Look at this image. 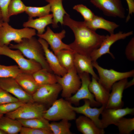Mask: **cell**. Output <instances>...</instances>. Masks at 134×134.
<instances>
[{"instance_id": "6da1fadb", "label": "cell", "mask_w": 134, "mask_h": 134, "mask_svg": "<svg viewBox=\"0 0 134 134\" xmlns=\"http://www.w3.org/2000/svg\"><path fill=\"white\" fill-rule=\"evenodd\" d=\"M63 25L69 27L74 34V41L69 44L71 49L90 58L91 53L99 48L106 36L89 28L84 21L73 19L68 14L64 17Z\"/></svg>"}, {"instance_id": "7a4b0ae2", "label": "cell", "mask_w": 134, "mask_h": 134, "mask_svg": "<svg viewBox=\"0 0 134 134\" xmlns=\"http://www.w3.org/2000/svg\"><path fill=\"white\" fill-rule=\"evenodd\" d=\"M9 47L11 49L19 50L28 59L37 62L42 68L53 72L46 61L41 44L38 39L34 36L24 38L21 42L16 44H10Z\"/></svg>"}, {"instance_id": "3957f363", "label": "cell", "mask_w": 134, "mask_h": 134, "mask_svg": "<svg viewBox=\"0 0 134 134\" xmlns=\"http://www.w3.org/2000/svg\"><path fill=\"white\" fill-rule=\"evenodd\" d=\"M68 101L63 98L57 99L45 111L43 117L49 121H56L63 119L75 120L76 112Z\"/></svg>"}, {"instance_id": "277c9868", "label": "cell", "mask_w": 134, "mask_h": 134, "mask_svg": "<svg viewBox=\"0 0 134 134\" xmlns=\"http://www.w3.org/2000/svg\"><path fill=\"white\" fill-rule=\"evenodd\" d=\"M36 34L35 29L24 28L17 29L12 27L8 23L4 22L0 30V47L8 46L12 41L17 43L24 38H30Z\"/></svg>"}, {"instance_id": "5b68a950", "label": "cell", "mask_w": 134, "mask_h": 134, "mask_svg": "<svg viewBox=\"0 0 134 134\" xmlns=\"http://www.w3.org/2000/svg\"><path fill=\"white\" fill-rule=\"evenodd\" d=\"M0 55L6 56L14 60L23 72L32 74L42 68L37 62L25 58L19 50H12L8 46L0 47Z\"/></svg>"}, {"instance_id": "8992f818", "label": "cell", "mask_w": 134, "mask_h": 134, "mask_svg": "<svg viewBox=\"0 0 134 134\" xmlns=\"http://www.w3.org/2000/svg\"><path fill=\"white\" fill-rule=\"evenodd\" d=\"M93 67L97 70L99 77L98 81L107 90L110 91L113 85L122 79L134 77V70L124 72L114 69H105L100 66L97 62H92Z\"/></svg>"}, {"instance_id": "52a82bcc", "label": "cell", "mask_w": 134, "mask_h": 134, "mask_svg": "<svg viewBox=\"0 0 134 134\" xmlns=\"http://www.w3.org/2000/svg\"><path fill=\"white\" fill-rule=\"evenodd\" d=\"M56 76L57 83L62 87L61 96L65 99L75 93L81 86V79L74 66L63 76Z\"/></svg>"}, {"instance_id": "ba28073f", "label": "cell", "mask_w": 134, "mask_h": 134, "mask_svg": "<svg viewBox=\"0 0 134 134\" xmlns=\"http://www.w3.org/2000/svg\"><path fill=\"white\" fill-rule=\"evenodd\" d=\"M46 109L44 104L36 102L24 103L16 110L5 114L14 119H26L43 117Z\"/></svg>"}, {"instance_id": "9c48e42d", "label": "cell", "mask_w": 134, "mask_h": 134, "mask_svg": "<svg viewBox=\"0 0 134 134\" xmlns=\"http://www.w3.org/2000/svg\"><path fill=\"white\" fill-rule=\"evenodd\" d=\"M81 79V84L76 93L70 97L66 99L71 103L79 105L82 100H89L92 107H98L101 105L95 99L94 95L90 91L89 86L91 81L90 74L86 73L78 74Z\"/></svg>"}, {"instance_id": "30bf717a", "label": "cell", "mask_w": 134, "mask_h": 134, "mask_svg": "<svg viewBox=\"0 0 134 134\" xmlns=\"http://www.w3.org/2000/svg\"><path fill=\"white\" fill-rule=\"evenodd\" d=\"M61 86L58 83L39 86L32 95L34 102L50 105L57 99L61 91Z\"/></svg>"}, {"instance_id": "8fae6325", "label": "cell", "mask_w": 134, "mask_h": 134, "mask_svg": "<svg viewBox=\"0 0 134 134\" xmlns=\"http://www.w3.org/2000/svg\"><path fill=\"white\" fill-rule=\"evenodd\" d=\"M133 31L127 33L119 31L116 33L106 35L100 46L98 49L92 52L90 55L92 62H96L97 60L103 55L109 54L113 59L115 57L110 51L111 45L117 41L124 39L133 34Z\"/></svg>"}, {"instance_id": "7c38bea8", "label": "cell", "mask_w": 134, "mask_h": 134, "mask_svg": "<svg viewBox=\"0 0 134 134\" xmlns=\"http://www.w3.org/2000/svg\"><path fill=\"white\" fill-rule=\"evenodd\" d=\"M90 1L105 15L121 18L125 17V10L121 0H90Z\"/></svg>"}, {"instance_id": "4fadbf2b", "label": "cell", "mask_w": 134, "mask_h": 134, "mask_svg": "<svg viewBox=\"0 0 134 134\" xmlns=\"http://www.w3.org/2000/svg\"><path fill=\"white\" fill-rule=\"evenodd\" d=\"M0 87L24 103L34 102L32 96L23 89L14 78H0Z\"/></svg>"}, {"instance_id": "5bb4252c", "label": "cell", "mask_w": 134, "mask_h": 134, "mask_svg": "<svg viewBox=\"0 0 134 134\" xmlns=\"http://www.w3.org/2000/svg\"><path fill=\"white\" fill-rule=\"evenodd\" d=\"M66 34V31L64 30L60 32L55 33L49 27H47L45 33L37 35L39 38L43 39L47 42L54 53L56 54L59 51L63 49L73 51L69 44H65L62 41V39L65 36Z\"/></svg>"}, {"instance_id": "9a60e30c", "label": "cell", "mask_w": 134, "mask_h": 134, "mask_svg": "<svg viewBox=\"0 0 134 134\" xmlns=\"http://www.w3.org/2000/svg\"><path fill=\"white\" fill-rule=\"evenodd\" d=\"M134 113V108L113 109L105 107L101 114L102 128L104 129L110 125H115L122 118L128 115H133Z\"/></svg>"}, {"instance_id": "2e32d148", "label": "cell", "mask_w": 134, "mask_h": 134, "mask_svg": "<svg viewBox=\"0 0 134 134\" xmlns=\"http://www.w3.org/2000/svg\"><path fill=\"white\" fill-rule=\"evenodd\" d=\"M128 80L127 78L121 80L112 85V91L105 107L106 108H122L124 103L122 100L123 94Z\"/></svg>"}, {"instance_id": "e0dca14e", "label": "cell", "mask_w": 134, "mask_h": 134, "mask_svg": "<svg viewBox=\"0 0 134 134\" xmlns=\"http://www.w3.org/2000/svg\"><path fill=\"white\" fill-rule=\"evenodd\" d=\"M38 40L42 46L46 60L52 72L55 75L63 76L67 71L61 65L56 56L49 49L47 42L39 37Z\"/></svg>"}, {"instance_id": "ac0fdd59", "label": "cell", "mask_w": 134, "mask_h": 134, "mask_svg": "<svg viewBox=\"0 0 134 134\" xmlns=\"http://www.w3.org/2000/svg\"><path fill=\"white\" fill-rule=\"evenodd\" d=\"M83 100L84 103L83 105L79 107L72 106V109L76 113L82 114L90 118L98 127L102 129L100 119L99 117L105 106L102 105L100 108H92L91 107L90 103L89 100L84 99Z\"/></svg>"}, {"instance_id": "d6986e66", "label": "cell", "mask_w": 134, "mask_h": 134, "mask_svg": "<svg viewBox=\"0 0 134 134\" xmlns=\"http://www.w3.org/2000/svg\"><path fill=\"white\" fill-rule=\"evenodd\" d=\"M74 66L78 74L86 73L91 74L96 80L99 77L93 69L92 62L90 58L85 55L75 53Z\"/></svg>"}, {"instance_id": "ffe728a7", "label": "cell", "mask_w": 134, "mask_h": 134, "mask_svg": "<svg viewBox=\"0 0 134 134\" xmlns=\"http://www.w3.org/2000/svg\"><path fill=\"white\" fill-rule=\"evenodd\" d=\"M78 131L83 134H104L103 129L98 127L91 120L84 116H80L75 119Z\"/></svg>"}, {"instance_id": "44dd1931", "label": "cell", "mask_w": 134, "mask_h": 134, "mask_svg": "<svg viewBox=\"0 0 134 134\" xmlns=\"http://www.w3.org/2000/svg\"><path fill=\"white\" fill-rule=\"evenodd\" d=\"M89 88L90 91L94 95L96 101L105 107L110 91L105 88L93 77H92Z\"/></svg>"}, {"instance_id": "7402d4cb", "label": "cell", "mask_w": 134, "mask_h": 134, "mask_svg": "<svg viewBox=\"0 0 134 134\" xmlns=\"http://www.w3.org/2000/svg\"><path fill=\"white\" fill-rule=\"evenodd\" d=\"M84 22L88 27L93 30L96 31L98 29H103L107 31L110 34H114V30L119 26L115 22L96 15L91 21Z\"/></svg>"}, {"instance_id": "603a6c76", "label": "cell", "mask_w": 134, "mask_h": 134, "mask_svg": "<svg viewBox=\"0 0 134 134\" xmlns=\"http://www.w3.org/2000/svg\"><path fill=\"white\" fill-rule=\"evenodd\" d=\"M63 0H45L50 5L51 11L53 16V28H55L58 27V24L60 23L63 25L64 16L68 14L64 8Z\"/></svg>"}, {"instance_id": "cb8c5ba5", "label": "cell", "mask_w": 134, "mask_h": 134, "mask_svg": "<svg viewBox=\"0 0 134 134\" xmlns=\"http://www.w3.org/2000/svg\"><path fill=\"white\" fill-rule=\"evenodd\" d=\"M15 78L23 89L32 96L39 86L32 74L22 72L19 73Z\"/></svg>"}, {"instance_id": "d4e9b609", "label": "cell", "mask_w": 134, "mask_h": 134, "mask_svg": "<svg viewBox=\"0 0 134 134\" xmlns=\"http://www.w3.org/2000/svg\"><path fill=\"white\" fill-rule=\"evenodd\" d=\"M53 18L52 14L35 19L29 18L27 21L23 23V26L24 28L30 27L35 29L37 31V34H41L44 33L45 27L52 24Z\"/></svg>"}, {"instance_id": "484cf974", "label": "cell", "mask_w": 134, "mask_h": 134, "mask_svg": "<svg viewBox=\"0 0 134 134\" xmlns=\"http://www.w3.org/2000/svg\"><path fill=\"white\" fill-rule=\"evenodd\" d=\"M22 127L17 119L3 115L0 118V129L6 134H18Z\"/></svg>"}, {"instance_id": "4316f807", "label": "cell", "mask_w": 134, "mask_h": 134, "mask_svg": "<svg viewBox=\"0 0 134 134\" xmlns=\"http://www.w3.org/2000/svg\"><path fill=\"white\" fill-rule=\"evenodd\" d=\"M42 68L32 74L37 84L39 85L51 84L57 83L55 75Z\"/></svg>"}, {"instance_id": "83f0119b", "label": "cell", "mask_w": 134, "mask_h": 134, "mask_svg": "<svg viewBox=\"0 0 134 134\" xmlns=\"http://www.w3.org/2000/svg\"><path fill=\"white\" fill-rule=\"evenodd\" d=\"M75 52L68 49H63L56 54L61 65L67 71L74 66Z\"/></svg>"}, {"instance_id": "f1b7e54d", "label": "cell", "mask_w": 134, "mask_h": 134, "mask_svg": "<svg viewBox=\"0 0 134 134\" xmlns=\"http://www.w3.org/2000/svg\"><path fill=\"white\" fill-rule=\"evenodd\" d=\"M22 126L33 128L50 129L49 121L43 117L17 119Z\"/></svg>"}, {"instance_id": "f546056e", "label": "cell", "mask_w": 134, "mask_h": 134, "mask_svg": "<svg viewBox=\"0 0 134 134\" xmlns=\"http://www.w3.org/2000/svg\"><path fill=\"white\" fill-rule=\"evenodd\" d=\"M59 122L53 121L50 123L49 129L53 134H72L70 128L71 124L69 120L63 119Z\"/></svg>"}, {"instance_id": "4dcf8cb0", "label": "cell", "mask_w": 134, "mask_h": 134, "mask_svg": "<svg viewBox=\"0 0 134 134\" xmlns=\"http://www.w3.org/2000/svg\"><path fill=\"white\" fill-rule=\"evenodd\" d=\"M50 12V5L49 3L42 7L26 6L25 11L31 18L44 16L49 14Z\"/></svg>"}, {"instance_id": "1f68e13d", "label": "cell", "mask_w": 134, "mask_h": 134, "mask_svg": "<svg viewBox=\"0 0 134 134\" xmlns=\"http://www.w3.org/2000/svg\"><path fill=\"white\" fill-rule=\"evenodd\" d=\"M114 125L118 127L119 134H129L134 130V118L123 117Z\"/></svg>"}, {"instance_id": "d6a6232c", "label": "cell", "mask_w": 134, "mask_h": 134, "mask_svg": "<svg viewBox=\"0 0 134 134\" xmlns=\"http://www.w3.org/2000/svg\"><path fill=\"white\" fill-rule=\"evenodd\" d=\"M26 7L21 0H11L7 8L8 17L25 12Z\"/></svg>"}, {"instance_id": "836d02e7", "label": "cell", "mask_w": 134, "mask_h": 134, "mask_svg": "<svg viewBox=\"0 0 134 134\" xmlns=\"http://www.w3.org/2000/svg\"><path fill=\"white\" fill-rule=\"evenodd\" d=\"M22 72L18 66H6L0 64V78L10 77L15 78Z\"/></svg>"}, {"instance_id": "e575fe53", "label": "cell", "mask_w": 134, "mask_h": 134, "mask_svg": "<svg viewBox=\"0 0 134 134\" xmlns=\"http://www.w3.org/2000/svg\"><path fill=\"white\" fill-rule=\"evenodd\" d=\"M73 9L81 14L85 22L91 21L95 15L89 9L83 4L75 5L73 7Z\"/></svg>"}, {"instance_id": "d590c367", "label": "cell", "mask_w": 134, "mask_h": 134, "mask_svg": "<svg viewBox=\"0 0 134 134\" xmlns=\"http://www.w3.org/2000/svg\"><path fill=\"white\" fill-rule=\"evenodd\" d=\"M24 103L18 101L6 103L0 105V115H3L17 109Z\"/></svg>"}, {"instance_id": "8d00e7d4", "label": "cell", "mask_w": 134, "mask_h": 134, "mask_svg": "<svg viewBox=\"0 0 134 134\" xmlns=\"http://www.w3.org/2000/svg\"><path fill=\"white\" fill-rule=\"evenodd\" d=\"M20 134H53L50 129L35 128L22 126Z\"/></svg>"}, {"instance_id": "74e56055", "label": "cell", "mask_w": 134, "mask_h": 134, "mask_svg": "<svg viewBox=\"0 0 134 134\" xmlns=\"http://www.w3.org/2000/svg\"><path fill=\"white\" fill-rule=\"evenodd\" d=\"M18 101L16 98L0 87V105Z\"/></svg>"}, {"instance_id": "f35d334b", "label": "cell", "mask_w": 134, "mask_h": 134, "mask_svg": "<svg viewBox=\"0 0 134 134\" xmlns=\"http://www.w3.org/2000/svg\"><path fill=\"white\" fill-rule=\"evenodd\" d=\"M11 0H0V8L1 9L2 19L4 22L8 23L9 19L7 14L8 5Z\"/></svg>"}, {"instance_id": "ab89813d", "label": "cell", "mask_w": 134, "mask_h": 134, "mask_svg": "<svg viewBox=\"0 0 134 134\" xmlns=\"http://www.w3.org/2000/svg\"><path fill=\"white\" fill-rule=\"evenodd\" d=\"M127 59L131 61H134V38L133 37L127 45L125 50Z\"/></svg>"}, {"instance_id": "60d3db41", "label": "cell", "mask_w": 134, "mask_h": 134, "mask_svg": "<svg viewBox=\"0 0 134 134\" xmlns=\"http://www.w3.org/2000/svg\"><path fill=\"white\" fill-rule=\"evenodd\" d=\"M128 6L129 12L126 21L127 22L130 20L131 15L134 13V0H126Z\"/></svg>"}, {"instance_id": "b9f144b4", "label": "cell", "mask_w": 134, "mask_h": 134, "mask_svg": "<svg viewBox=\"0 0 134 134\" xmlns=\"http://www.w3.org/2000/svg\"><path fill=\"white\" fill-rule=\"evenodd\" d=\"M134 77L129 82H127L126 85L125 89H126L129 87L131 86L134 85Z\"/></svg>"}, {"instance_id": "7bdbcfd3", "label": "cell", "mask_w": 134, "mask_h": 134, "mask_svg": "<svg viewBox=\"0 0 134 134\" xmlns=\"http://www.w3.org/2000/svg\"><path fill=\"white\" fill-rule=\"evenodd\" d=\"M4 22L2 18L0 19V30Z\"/></svg>"}, {"instance_id": "ee69618b", "label": "cell", "mask_w": 134, "mask_h": 134, "mask_svg": "<svg viewBox=\"0 0 134 134\" xmlns=\"http://www.w3.org/2000/svg\"><path fill=\"white\" fill-rule=\"evenodd\" d=\"M0 134H6L3 131L0 129Z\"/></svg>"}, {"instance_id": "f6af8a7d", "label": "cell", "mask_w": 134, "mask_h": 134, "mask_svg": "<svg viewBox=\"0 0 134 134\" xmlns=\"http://www.w3.org/2000/svg\"><path fill=\"white\" fill-rule=\"evenodd\" d=\"M2 18V15L1 9L0 8V19Z\"/></svg>"}, {"instance_id": "bcb514c9", "label": "cell", "mask_w": 134, "mask_h": 134, "mask_svg": "<svg viewBox=\"0 0 134 134\" xmlns=\"http://www.w3.org/2000/svg\"><path fill=\"white\" fill-rule=\"evenodd\" d=\"M3 115H0V118Z\"/></svg>"}, {"instance_id": "7dc6e473", "label": "cell", "mask_w": 134, "mask_h": 134, "mask_svg": "<svg viewBox=\"0 0 134 134\" xmlns=\"http://www.w3.org/2000/svg\"></svg>"}]
</instances>
